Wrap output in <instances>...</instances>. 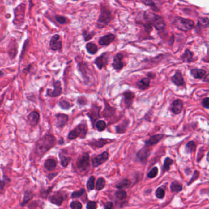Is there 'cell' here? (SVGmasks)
Returning <instances> with one entry per match:
<instances>
[{
	"label": "cell",
	"mask_w": 209,
	"mask_h": 209,
	"mask_svg": "<svg viewBox=\"0 0 209 209\" xmlns=\"http://www.w3.org/2000/svg\"><path fill=\"white\" fill-rule=\"evenodd\" d=\"M150 85V79L148 78H142L139 81H138L136 85L138 89L141 90H145L147 89Z\"/></svg>",
	"instance_id": "cell-31"
},
{
	"label": "cell",
	"mask_w": 209,
	"mask_h": 209,
	"mask_svg": "<svg viewBox=\"0 0 209 209\" xmlns=\"http://www.w3.org/2000/svg\"><path fill=\"white\" fill-rule=\"evenodd\" d=\"M193 52H192L190 49H187L180 57V59L184 63H190L194 61L193 59Z\"/></svg>",
	"instance_id": "cell-25"
},
{
	"label": "cell",
	"mask_w": 209,
	"mask_h": 209,
	"mask_svg": "<svg viewBox=\"0 0 209 209\" xmlns=\"http://www.w3.org/2000/svg\"><path fill=\"white\" fill-rule=\"evenodd\" d=\"M5 185H6V181H5V180H0V194L2 193L4 191Z\"/></svg>",
	"instance_id": "cell-58"
},
{
	"label": "cell",
	"mask_w": 209,
	"mask_h": 209,
	"mask_svg": "<svg viewBox=\"0 0 209 209\" xmlns=\"http://www.w3.org/2000/svg\"><path fill=\"white\" fill-rule=\"evenodd\" d=\"M141 2H142L143 4H144L145 5L150 7L151 9L153 11H155V12H158L159 11V8L156 6V5L155 4V3L153 1H150V0H146V1H142Z\"/></svg>",
	"instance_id": "cell-41"
},
{
	"label": "cell",
	"mask_w": 209,
	"mask_h": 209,
	"mask_svg": "<svg viewBox=\"0 0 209 209\" xmlns=\"http://www.w3.org/2000/svg\"><path fill=\"white\" fill-rule=\"evenodd\" d=\"M173 160L170 158H166L164 161L163 164V170L165 171H168L169 170L170 166L173 164Z\"/></svg>",
	"instance_id": "cell-46"
},
{
	"label": "cell",
	"mask_w": 209,
	"mask_h": 209,
	"mask_svg": "<svg viewBox=\"0 0 209 209\" xmlns=\"http://www.w3.org/2000/svg\"><path fill=\"white\" fill-rule=\"evenodd\" d=\"M196 145L194 141L188 142L185 145V151L186 153H191L195 151Z\"/></svg>",
	"instance_id": "cell-37"
},
{
	"label": "cell",
	"mask_w": 209,
	"mask_h": 209,
	"mask_svg": "<svg viewBox=\"0 0 209 209\" xmlns=\"http://www.w3.org/2000/svg\"><path fill=\"white\" fill-rule=\"evenodd\" d=\"M85 48H86V50L88 52V53L91 54V55H95L98 51V49L97 45L93 42L87 43L85 45Z\"/></svg>",
	"instance_id": "cell-34"
},
{
	"label": "cell",
	"mask_w": 209,
	"mask_h": 209,
	"mask_svg": "<svg viewBox=\"0 0 209 209\" xmlns=\"http://www.w3.org/2000/svg\"><path fill=\"white\" fill-rule=\"evenodd\" d=\"M18 53V44L17 41L13 38L11 40L8 45V55L11 60H14Z\"/></svg>",
	"instance_id": "cell-15"
},
{
	"label": "cell",
	"mask_w": 209,
	"mask_h": 209,
	"mask_svg": "<svg viewBox=\"0 0 209 209\" xmlns=\"http://www.w3.org/2000/svg\"><path fill=\"white\" fill-rule=\"evenodd\" d=\"M190 74L196 79H202L207 74V71L203 69L194 68L190 70Z\"/></svg>",
	"instance_id": "cell-27"
},
{
	"label": "cell",
	"mask_w": 209,
	"mask_h": 209,
	"mask_svg": "<svg viewBox=\"0 0 209 209\" xmlns=\"http://www.w3.org/2000/svg\"><path fill=\"white\" fill-rule=\"evenodd\" d=\"M101 110V106H98L97 105L93 104L91 107V109L87 113V115L88 117V118L91 121V123L93 127H94V125L95 123L98 121V120L101 118L100 113Z\"/></svg>",
	"instance_id": "cell-8"
},
{
	"label": "cell",
	"mask_w": 209,
	"mask_h": 209,
	"mask_svg": "<svg viewBox=\"0 0 209 209\" xmlns=\"http://www.w3.org/2000/svg\"><path fill=\"white\" fill-rule=\"evenodd\" d=\"M52 85L54 88L53 90L50 89H47L46 95L47 96L50 98H57L60 96L62 93V83L60 80H56L53 82Z\"/></svg>",
	"instance_id": "cell-10"
},
{
	"label": "cell",
	"mask_w": 209,
	"mask_h": 209,
	"mask_svg": "<svg viewBox=\"0 0 209 209\" xmlns=\"http://www.w3.org/2000/svg\"><path fill=\"white\" fill-rule=\"evenodd\" d=\"M183 108V101L180 100H175L171 105V110L175 115H178L181 113Z\"/></svg>",
	"instance_id": "cell-22"
},
{
	"label": "cell",
	"mask_w": 209,
	"mask_h": 209,
	"mask_svg": "<svg viewBox=\"0 0 209 209\" xmlns=\"http://www.w3.org/2000/svg\"><path fill=\"white\" fill-rule=\"evenodd\" d=\"M204 79L203 80L204 82H207V83H209V74H207L204 77V78H203Z\"/></svg>",
	"instance_id": "cell-62"
},
{
	"label": "cell",
	"mask_w": 209,
	"mask_h": 209,
	"mask_svg": "<svg viewBox=\"0 0 209 209\" xmlns=\"http://www.w3.org/2000/svg\"><path fill=\"white\" fill-rule=\"evenodd\" d=\"M56 118L55 126L57 128L62 129L67 124L69 120V116L65 113H57L55 115Z\"/></svg>",
	"instance_id": "cell-14"
},
{
	"label": "cell",
	"mask_w": 209,
	"mask_h": 209,
	"mask_svg": "<svg viewBox=\"0 0 209 209\" xmlns=\"http://www.w3.org/2000/svg\"><path fill=\"white\" fill-rule=\"evenodd\" d=\"M164 137L163 134H156L150 137L148 140L145 142V144L147 147L152 146L157 144Z\"/></svg>",
	"instance_id": "cell-28"
},
{
	"label": "cell",
	"mask_w": 209,
	"mask_h": 209,
	"mask_svg": "<svg viewBox=\"0 0 209 209\" xmlns=\"http://www.w3.org/2000/svg\"><path fill=\"white\" fill-rule=\"evenodd\" d=\"M4 72H3L2 70H0V78H1V77H2L4 75Z\"/></svg>",
	"instance_id": "cell-63"
},
{
	"label": "cell",
	"mask_w": 209,
	"mask_h": 209,
	"mask_svg": "<svg viewBox=\"0 0 209 209\" xmlns=\"http://www.w3.org/2000/svg\"><path fill=\"white\" fill-rule=\"evenodd\" d=\"M123 96V101L125 107L126 108H130L133 104V101L135 98V94L130 90L125 91L122 94Z\"/></svg>",
	"instance_id": "cell-18"
},
{
	"label": "cell",
	"mask_w": 209,
	"mask_h": 209,
	"mask_svg": "<svg viewBox=\"0 0 209 209\" xmlns=\"http://www.w3.org/2000/svg\"><path fill=\"white\" fill-rule=\"evenodd\" d=\"M158 173V168L156 167H154L147 174V177L150 178H155Z\"/></svg>",
	"instance_id": "cell-53"
},
{
	"label": "cell",
	"mask_w": 209,
	"mask_h": 209,
	"mask_svg": "<svg viewBox=\"0 0 209 209\" xmlns=\"http://www.w3.org/2000/svg\"><path fill=\"white\" fill-rule=\"evenodd\" d=\"M109 61V55L107 53H103L101 55L97 57L95 60V64L100 70H102L107 65Z\"/></svg>",
	"instance_id": "cell-17"
},
{
	"label": "cell",
	"mask_w": 209,
	"mask_h": 209,
	"mask_svg": "<svg viewBox=\"0 0 209 209\" xmlns=\"http://www.w3.org/2000/svg\"><path fill=\"white\" fill-rule=\"evenodd\" d=\"M113 141V140L109 139H93L92 140L89 144L90 146L95 147L96 148H102L105 145L110 143L111 142Z\"/></svg>",
	"instance_id": "cell-24"
},
{
	"label": "cell",
	"mask_w": 209,
	"mask_h": 209,
	"mask_svg": "<svg viewBox=\"0 0 209 209\" xmlns=\"http://www.w3.org/2000/svg\"><path fill=\"white\" fill-rule=\"evenodd\" d=\"M209 98L208 97H206L205 98H204L201 102V105H203V107H204L205 109H208L209 108Z\"/></svg>",
	"instance_id": "cell-56"
},
{
	"label": "cell",
	"mask_w": 209,
	"mask_h": 209,
	"mask_svg": "<svg viewBox=\"0 0 209 209\" xmlns=\"http://www.w3.org/2000/svg\"><path fill=\"white\" fill-rule=\"evenodd\" d=\"M95 127L98 131H100V132L103 131L106 128V123L105 122V121H104V120H98L95 123Z\"/></svg>",
	"instance_id": "cell-42"
},
{
	"label": "cell",
	"mask_w": 209,
	"mask_h": 209,
	"mask_svg": "<svg viewBox=\"0 0 209 209\" xmlns=\"http://www.w3.org/2000/svg\"><path fill=\"white\" fill-rule=\"evenodd\" d=\"M55 20L60 25H65L68 22V19L63 15H56L55 16Z\"/></svg>",
	"instance_id": "cell-47"
},
{
	"label": "cell",
	"mask_w": 209,
	"mask_h": 209,
	"mask_svg": "<svg viewBox=\"0 0 209 209\" xmlns=\"http://www.w3.org/2000/svg\"><path fill=\"white\" fill-rule=\"evenodd\" d=\"M165 196V191L161 187L158 188L156 191V196L158 199H163Z\"/></svg>",
	"instance_id": "cell-51"
},
{
	"label": "cell",
	"mask_w": 209,
	"mask_h": 209,
	"mask_svg": "<svg viewBox=\"0 0 209 209\" xmlns=\"http://www.w3.org/2000/svg\"><path fill=\"white\" fill-rule=\"evenodd\" d=\"M49 47L53 51H58L62 49V41L60 35L56 34L51 37L49 42Z\"/></svg>",
	"instance_id": "cell-12"
},
{
	"label": "cell",
	"mask_w": 209,
	"mask_h": 209,
	"mask_svg": "<svg viewBox=\"0 0 209 209\" xmlns=\"http://www.w3.org/2000/svg\"><path fill=\"white\" fill-rule=\"evenodd\" d=\"M77 105H79L81 107H83L85 105H87L88 103V100L86 98V97H85L84 96H79L77 100Z\"/></svg>",
	"instance_id": "cell-50"
},
{
	"label": "cell",
	"mask_w": 209,
	"mask_h": 209,
	"mask_svg": "<svg viewBox=\"0 0 209 209\" xmlns=\"http://www.w3.org/2000/svg\"><path fill=\"white\" fill-rule=\"evenodd\" d=\"M85 190L83 188H81L78 191H74L71 194V198L73 199L80 198L85 193Z\"/></svg>",
	"instance_id": "cell-49"
},
{
	"label": "cell",
	"mask_w": 209,
	"mask_h": 209,
	"mask_svg": "<svg viewBox=\"0 0 209 209\" xmlns=\"http://www.w3.org/2000/svg\"><path fill=\"white\" fill-rule=\"evenodd\" d=\"M115 36L113 34L110 33L108 35H105L102 37H101L99 39L98 43L100 45L102 46H107L110 43H112L113 41H115Z\"/></svg>",
	"instance_id": "cell-23"
},
{
	"label": "cell",
	"mask_w": 209,
	"mask_h": 209,
	"mask_svg": "<svg viewBox=\"0 0 209 209\" xmlns=\"http://www.w3.org/2000/svg\"><path fill=\"white\" fill-rule=\"evenodd\" d=\"M57 161L53 158H49L46 160V161L44 163V167L45 169H47L49 171H53L56 167H57Z\"/></svg>",
	"instance_id": "cell-33"
},
{
	"label": "cell",
	"mask_w": 209,
	"mask_h": 209,
	"mask_svg": "<svg viewBox=\"0 0 209 209\" xmlns=\"http://www.w3.org/2000/svg\"><path fill=\"white\" fill-rule=\"evenodd\" d=\"M147 76L148 77H147V78H148L149 79H153L156 77V74H155V73H151V72L148 73V74H147Z\"/></svg>",
	"instance_id": "cell-60"
},
{
	"label": "cell",
	"mask_w": 209,
	"mask_h": 209,
	"mask_svg": "<svg viewBox=\"0 0 209 209\" xmlns=\"http://www.w3.org/2000/svg\"><path fill=\"white\" fill-rule=\"evenodd\" d=\"M70 207L72 209H82V205L80 203V202L78 201H74L70 203Z\"/></svg>",
	"instance_id": "cell-52"
},
{
	"label": "cell",
	"mask_w": 209,
	"mask_h": 209,
	"mask_svg": "<svg viewBox=\"0 0 209 209\" xmlns=\"http://www.w3.org/2000/svg\"><path fill=\"white\" fill-rule=\"evenodd\" d=\"M113 207V203L112 202H107L105 206V209H112Z\"/></svg>",
	"instance_id": "cell-59"
},
{
	"label": "cell",
	"mask_w": 209,
	"mask_h": 209,
	"mask_svg": "<svg viewBox=\"0 0 209 209\" xmlns=\"http://www.w3.org/2000/svg\"><path fill=\"white\" fill-rule=\"evenodd\" d=\"M209 26V20L207 17H199L196 25V28L198 30L208 28Z\"/></svg>",
	"instance_id": "cell-29"
},
{
	"label": "cell",
	"mask_w": 209,
	"mask_h": 209,
	"mask_svg": "<svg viewBox=\"0 0 209 209\" xmlns=\"http://www.w3.org/2000/svg\"><path fill=\"white\" fill-rule=\"evenodd\" d=\"M95 35H96V33L95 31L88 32L87 30H83L82 33V36L84 39L85 42L88 41L90 39H92Z\"/></svg>",
	"instance_id": "cell-40"
},
{
	"label": "cell",
	"mask_w": 209,
	"mask_h": 209,
	"mask_svg": "<svg viewBox=\"0 0 209 209\" xmlns=\"http://www.w3.org/2000/svg\"><path fill=\"white\" fill-rule=\"evenodd\" d=\"M144 22L141 23L145 27H152L155 28L158 31L163 30L166 27V23L163 19L154 13L149 12H144L143 14Z\"/></svg>",
	"instance_id": "cell-2"
},
{
	"label": "cell",
	"mask_w": 209,
	"mask_h": 209,
	"mask_svg": "<svg viewBox=\"0 0 209 209\" xmlns=\"http://www.w3.org/2000/svg\"><path fill=\"white\" fill-rule=\"evenodd\" d=\"M90 166V156L88 153L80 155L77 161V167L80 171H86Z\"/></svg>",
	"instance_id": "cell-9"
},
{
	"label": "cell",
	"mask_w": 209,
	"mask_h": 209,
	"mask_svg": "<svg viewBox=\"0 0 209 209\" xmlns=\"http://www.w3.org/2000/svg\"><path fill=\"white\" fill-rule=\"evenodd\" d=\"M199 173L197 171H194V174L193 175V177H191V180H190V181L188 182V185H190V184H191L194 180H196V179H198V177H199Z\"/></svg>",
	"instance_id": "cell-57"
},
{
	"label": "cell",
	"mask_w": 209,
	"mask_h": 209,
	"mask_svg": "<svg viewBox=\"0 0 209 209\" xmlns=\"http://www.w3.org/2000/svg\"><path fill=\"white\" fill-rule=\"evenodd\" d=\"M112 20L111 11L104 4H101L100 14L96 22V27L98 29H103Z\"/></svg>",
	"instance_id": "cell-3"
},
{
	"label": "cell",
	"mask_w": 209,
	"mask_h": 209,
	"mask_svg": "<svg viewBox=\"0 0 209 209\" xmlns=\"http://www.w3.org/2000/svg\"><path fill=\"white\" fill-rule=\"evenodd\" d=\"M109 153L107 151H105L101 154L95 156L92 160V164L93 166L98 167L105 163L109 158Z\"/></svg>",
	"instance_id": "cell-19"
},
{
	"label": "cell",
	"mask_w": 209,
	"mask_h": 209,
	"mask_svg": "<svg viewBox=\"0 0 209 209\" xmlns=\"http://www.w3.org/2000/svg\"><path fill=\"white\" fill-rule=\"evenodd\" d=\"M207 160L209 161V153H208L207 155Z\"/></svg>",
	"instance_id": "cell-64"
},
{
	"label": "cell",
	"mask_w": 209,
	"mask_h": 209,
	"mask_svg": "<svg viewBox=\"0 0 209 209\" xmlns=\"http://www.w3.org/2000/svg\"><path fill=\"white\" fill-rule=\"evenodd\" d=\"M58 173H53V174H50L49 175H47V177L49 178V180H52L56 175H57Z\"/></svg>",
	"instance_id": "cell-61"
},
{
	"label": "cell",
	"mask_w": 209,
	"mask_h": 209,
	"mask_svg": "<svg viewBox=\"0 0 209 209\" xmlns=\"http://www.w3.org/2000/svg\"><path fill=\"white\" fill-rule=\"evenodd\" d=\"M123 55L122 53H117L113 58V62L112 64L113 69L117 71H120L124 67V63L123 62Z\"/></svg>",
	"instance_id": "cell-13"
},
{
	"label": "cell",
	"mask_w": 209,
	"mask_h": 209,
	"mask_svg": "<svg viewBox=\"0 0 209 209\" xmlns=\"http://www.w3.org/2000/svg\"><path fill=\"white\" fill-rule=\"evenodd\" d=\"M131 185V181L127 178H124L121 181H120L118 184L116 185V188L118 189L123 190L126 189L130 187Z\"/></svg>",
	"instance_id": "cell-36"
},
{
	"label": "cell",
	"mask_w": 209,
	"mask_h": 209,
	"mask_svg": "<svg viewBox=\"0 0 209 209\" xmlns=\"http://www.w3.org/2000/svg\"><path fill=\"white\" fill-rule=\"evenodd\" d=\"M174 25L177 29L182 32L190 31L195 27V23L193 20L181 17H175Z\"/></svg>",
	"instance_id": "cell-5"
},
{
	"label": "cell",
	"mask_w": 209,
	"mask_h": 209,
	"mask_svg": "<svg viewBox=\"0 0 209 209\" xmlns=\"http://www.w3.org/2000/svg\"><path fill=\"white\" fill-rule=\"evenodd\" d=\"M57 143L56 138L51 134H46L36 142L35 153L38 157H42L50 149L53 148Z\"/></svg>",
	"instance_id": "cell-1"
},
{
	"label": "cell",
	"mask_w": 209,
	"mask_h": 209,
	"mask_svg": "<svg viewBox=\"0 0 209 209\" xmlns=\"http://www.w3.org/2000/svg\"><path fill=\"white\" fill-rule=\"evenodd\" d=\"M129 124H130V120L127 119L125 120L122 123L119 124L115 127L116 133L117 134L125 133L129 126Z\"/></svg>",
	"instance_id": "cell-30"
},
{
	"label": "cell",
	"mask_w": 209,
	"mask_h": 209,
	"mask_svg": "<svg viewBox=\"0 0 209 209\" xmlns=\"http://www.w3.org/2000/svg\"><path fill=\"white\" fill-rule=\"evenodd\" d=\"M95 177L93 176H91L87 183V187L89 190H93L95 188Z\"/></svg>",
	"instance_id": "cell-48"
},
{
	"label": "cell",
	"mask_w": 209,
	"mask_h": 209,
	"mask_svg": "<svg viewBox=\"0 0 209 209\" xmlns=\"http://www.w3.org/2000/svg\"><path fill=\"white\" fill-rule=\"evenodd\" d=\"M171 82L177 87H182L185 85V81L184 80L182 73L181 70H177L174 75L171 78Z\"/></svg>",
	"instance_id": "cell-16"
},
{
	"label": "cell",
	"mask_w": 209,
	"mask_h": 209,
	"mask_svg": "<svg viewBox=\"0 0 209 209\" xmlns=\"http://www.w3.org/2000/svg\"><path fill=\"white\" fill-rule=\"evenodd\" d=\"M26 4L21 3L19 4L14 11V18L13 20V23L17 27H21L25 22V15Z\"/></svg>",
	"instance_id": "cell-6"
},
{
	"label": "cell",
	"mask_w": 209,
	"mask_h": 209,
	"mask_svg": "<svg viewBox=\"0 0 209 209\" xmlns=\"http://www.w3.org/2000/svg\"><path fill=\"white\" fill-rule=\"evenodd\" d=\"M59 158L60 159V164L63 167L68 166L71 160V158L70 157H67L65 155L63 150L59 153Z\"/></svg>",
	"instance_id": "cell-35"
},
{
	"label": "cell",
	"mask_w": 209,
	"mask_h": 209,
	"mask_svg": "<svg viewBox=\"0 0 209 209\" xmlns=\"http://www.w3.org/2000/svg\"><path fill=\"white\" fill-rule=\"evenodd\" d=\"M115 196L116 197V198L120 201H123L125 200L126 197H127V194L126 192L123 190H120L118 191H117L115 194Z\"/></svg>",
	"instance_id": "cell-43"
},
{
	"label": "cell",
	"mask_w": 209,
	"mask_h": 209,
	"mask_svg": "<svg viewBox=\"0 0 209 209\" xmlns=\"http://www.w3.org/2000/svg\"><path fill=\"white\" fill-rule=\"evenodd\" d=\"M58 105L61 107V109H62L63 110H69L73 106V105H71L70 103L66 100L60 101L58 103Z\"/></svg>",
	"instance_id": "cell-44"
},
{
	"label": "cell",
	"mask_w": 209,
	"mask_h": 209,
	"mask_svg": "<svg viewBox=\"0 0 209 209\" xmlns=\"http://www.w3.org/2000/svg\"><path fill=\"white\" fill-rule=\"evenodd\" d=\"M105 181L104 178L100 177L97 180L96 184V189L98 191H100L105 188Z\"/></svg>",
	"instance_id": "cell-45"
},
{
	"label": "cell",
	"mask_w": 209,
	"mask_h": 209,
	"mask_svg": "<svg viewBox=\"0 0 209 209\" xmlns=\"http://www.w3.org/2000/svg\"><path fill=\"white\" fill-rule=\"evenodd\" d=\"M53 186H54V185H52L50 187H49L47 189H45V188H42L41 190V191H40V196H41V198H42V199H45L49 196V195L50 193V192L52 191Z\"/></svg>",
	"instance_id": "cell-39"
},
{
	"label": "cell",
	"mask_w": 209,
	"mask_h": 209,
	"mask_svg": "<svg viewBox=\"0 0 209 209\" xmlns=\"http://www.w3.org/2000/svg\"><path fill=\"white\" fill-rule=\"evenodd\" d=\"M150 154V149L148 147L145 146V147L140 149L137 154V156L140 161L145 163L146 162Z\"/></svg>",
	"instance_id": "cell-26"
},
{
	"label": "cell",
	"mask_w": 209,
	"mask_h": 209,
	"mask_svg": "<svg viewBox=\"0 0 209 209\" xmlns=\"http://www.w3.org/2000/svg\"><path fill=\"white\" fill-rule=\"evenodd\" d=\"M171 190L175 193H179L182 190V185L178 181H174L171 184Z\"/></svg>",
	"instance_id": "cell-38"
},
{
	"label": "cell",
	"mask_w": 209,
	"mask_h": 209,
	"mask_svg": "<svg viewBox=\"0 0 209 209\" xmlns=\"http://www.w3.org/2000/svg\"><path fill=\"white\" fill-rule=\"evenodd\" d=\"M67 195L62 191L55 192L53 195L49 197V201L53 204L60 206L65 200Z\"/></svg>",
	"instance_id": "cell-11"
},
{
	"label": "cell",
	"mask_w": 209,
	"mask_h": 209,
	"mask_svg": "<svg viewBox=\"0 0 209 209\" xmlns=\"http://www.w3.org/2000/svg\"><path fill=\"white\" fill-rule=\"evenodd\" d=\"M104 103H105V109L103 110L102 112V115L105 118H109L112 117L114 115L116 112V109L108 103V102L104 99Z\"/></svg>",
	"instance_id": "cell-20"
},
{
	"label": "cell",
	"mask_w": 209,
	"mask_h": 209,
	"mask_svg": "<svg viewBox=\"0 0 209 209\" xmlns=\"http://www.w3.org/2000/svg\"><path fill=\"white\" fill-rule=\"evenodd\" d=\"M87 131V125L85 123H80L78 125L74 130L70 131L68 135V139L74 140L77 138H80V139H84L86 137Z\"/></svg>",
	"instance_id": "cell-7"
},
{
	"label": "cell",
	"mask_w": 209,
	"mask_h": 209,
	"mask_svg": "<svg viewBox=\"0 0 209 209\" xmlns=\"http://www.w3.org/2000/svg\"><path fill=\"white\" fill-rule=\"evenodd\" d=\"M33 197H34V193H33V191L31 190H27L25 192L23 200L20 203V206L22 207L25 206L30 201V200H32L33 198Z\"/></svg>",
	"instance_id": "cell-32"
},
{
	"label": "cell",
	"mask_w": 209,
	"mask_h": 209,
	"mask_svg": "<svg viewBox=\"0 0 209 209\" xmlns=\"http://www.w3.org/2000/svg\"><path fill=\"white\" fill-rule=\"evenodd\" d=\"M78 70L80 72L83 80V82L85 85H91L92 83H94L95 79L93 77V75L91 70L88 66V65L85 62H81L78 64L77 66Z\"/></svg>",
	"instance_id": "cell-4"
},
{
	"label": "cell",
	"mask_w": 209,
	"mask_h": 209,
	"mask_svg": "<svg viewBox=\"0 0 209 209\" xmlns=\"http://www.w3.org/2000/svg\"><path fill=\"white\" fill-rule=\"evenodd\" d=\"M97 207V203L95 201H89L87 204V209H96Z\"/></svg>",
	"instance_id": "cell-54"
},
{
	"label": "cell",
	"mask_w": 209,
	"mask_h": 209,
	"mask_svg": "<svg viewBox=\"0 0 209 209\" xmlns=\"http://www.w3.org/2000/svg\"><path fill=\"white\" fill-rule=\"evenodd\" d=\"M27 120L32 127L36 126L40 120V114L37 111H32L27 116Z\"/></svg>",
	"instance_id": "cell-21"
},
{
	"label": "cell",
	"mask_w": 209,
	"mask_h": 209,
	"mask_svg": "<svg viewBox=\"0 0 209 209\" xmlns=\"http://www.w3.org/2000/svg\"><path fill=\"white\" fill-rule=\"evenodd\" d=\"M29 44V40L28 39H27L25 42H24V44H23V48H22V53H21V55H20V60H22L23 58V57L24 55V51H26V49H27V46Z\"/></svg>",
	"instance_id": "cell-55"
}]
</instances>
